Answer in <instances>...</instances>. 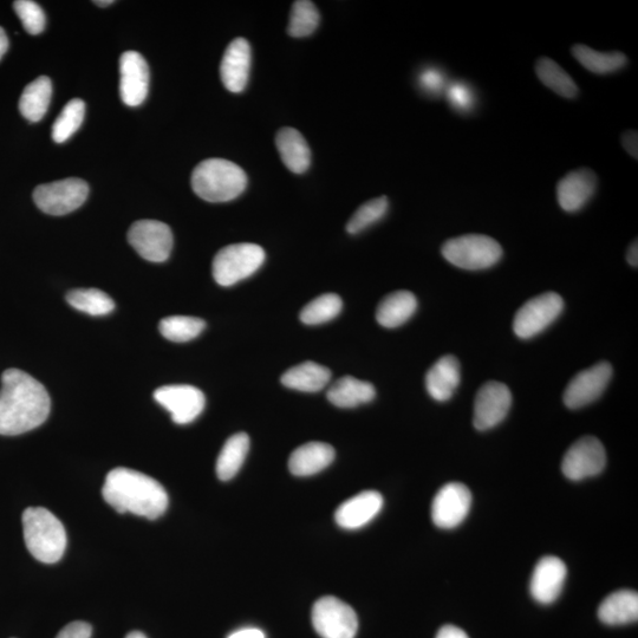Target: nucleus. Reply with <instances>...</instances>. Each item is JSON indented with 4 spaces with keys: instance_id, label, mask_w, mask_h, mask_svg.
Here are the masks:
<instances>
[{
    "instance_id": "1",
    "label": "nucleus",
    "mask_w": 638,
    "mask_h": 638,
    "mask_svg": "<svg viewBox=\"0 0 638 638\" xmlns=\"http://www.w3.org/2000/svg\"><path fill=\"white\" fill-rule=\"evenodd\" d=\"M51 400L47 389L34 377L19 369L2 375L0 389V435L28 433L49 418Z\"/></svg>"
},
{
    "instance_id": "2",
    "label": "nucleus",
    "mask_w": 638,
    "mask_h": 638,
    "mask_svg": "<svg viewBox=\"0 0 638 638\" xmlns=\"http://www.w3.org/2000/svg\"><path fill=\"white\" fill-rule=\"evenodd\" d=\"M102 496L119 513L151 520L164 516L168 507V494L159 481L125 467L108 473Z\"/></svg>"
},
{
    "instance_id": "3",
    "label": "nucleus",
    "mask_w": 638,
    "mask_h": 638,
    "mask_svg": "<svg viewBox=\"0 0 638 638\" xmlns=\"http://www.w3.org/2000/svg\"><path fill=\"white\" fill-rule=\"evenodd\" d=\"M26 548L37 561L55 564L67 549V532L55 514L44 507H29L23 513Z\"/></svg>"
},
{
    "instance_id": "4",
    "label": "nucleus",
    "mask_w": 638,
    "mask_h": 638,
    "mask_svg": "<svg viewBox=\"0 0 638 638\" xmlns=\"http://www.w3.org/2000/svg\"><path fill=\"white\" fill-rule=\"evenodd\" d=\"M247 175L244 169L224 159H208L194 168L192 188L208 203H227L245 191Z\"/></svg>"
},
{
    "instance_id": "5",
    "label": "nucleus",
    "mask_w": 638,
    "mask_h": 638,
    "mask_svg": "<svg viewBox=\"0 0 638 638\" xmlns=\"http://www.w3.org/2000/svg\"><path fill=\"white\" fill-rule=\"evenodd\" d=\"M441 252L448 263L468 271L490 269L503 257V247L497 240L483 234L449 239Z\"/></svg>"
},
{
    "instance_id": "6",
    "label": "nucleus",
    "mask_w": 638,
    "mask_h": 638,
    "mask_svg": "<svg viewBox=\"0 0 638 638\" xmlns=\"http://www.w3.org/2000/svg\"><path fill=\"white\" fill-rule=\"evenodd\" d=\"M265 262L263 247L251 243L221 249L213 260V277L221 286H232L249 278Z\"/></svg>"
},
{
    "instance_id": "7",
    "label": "nucleus",
    "mask_w": 638,
    "mask_h": 638,
    "mask_svg": "<svg viewBox=\"0 0 638 638\" xmlns=\"http://www.w3.org/2000/svg\"><path fill=\"white\" fill-rule=\"evenodd\" d=\"M89 195L86 181L70 178L38 186L34 200L39 210L50 216H65L80 208Z\"/></svg>"
},
{
    "instance_id": "8",
    "label": "nucleus",
    "mask_w": 638,
    "mask_h": 638,
    "mask_svg": "<svg viewBox=\"0 0 638 638\" xmlns=\"http://www.w3.org/2000/svg\"><path fill=\"white\" fill-rule=\"evenodd\" d=\"M312 624L322 638H355L358 618L349 604L336 597L318 600L312 608Z\"/></svg>"
},
{
    "instance_id": "9",
    "label": "nucleus",
    "mask_w": 638,
    "mask_h": 638,
    "mask_svg": "<svg viewBox=\"0 0 638 638\" xmlns=\"http://www.w3.org/2000/svg\"><path fill=\"white\" fill-rule=\"evenodd\" d=\"M563 309V298L556 292H546L530 299L514 317V334L523 340L537 336L561 316Z\"/></svg>"
},
{
    "instance_id": "10",
    "label": "nucleus",
    "mask_w": 638,
    "mask_h": 638,
    "mask_svg": "<svg viewBox=\"0 0 638 638\" xmlns=\"http://www.w3.org/2000/svg\"><path fill=\"white\" fill-rule=\"evenodd\" d=\"M128 242L148 262L162 263L171 256L173 233L158 220L136 221L128 232Z\"/></svg>"
},
{
    "instance_id": "11",
    "label": "nucleus",
    "mask_w": 638,
    "mask_h": 638,
    "mask_svg": "<svg viewBox=\"0 0 638 638\" xmlns=\"http://www.w3.org/2000/svg\"><path fill=\"white\" fill-rule=\"evenodd\" d=\"M607 465V454L602 442L594 436H585L565 453L562 471L566 478L581 481L600 474Z\"/></svg>"
},
{
    "instance_id": "12",
    "label": "nucleus",
    "mask_w": 638,
    "mask_h": 638,
    "mask_svg": "<svg viewBox=\"0 0 638 638\" xmlns=\"http://www.w3.org/2000/svg\"><path fill=\"white\" fill-rule=\"evenodd\" d=\"M512 406V394L504 383L492 381L479 389L474 401V427L488 431L503 422Z\"/></svg>"
},
{
    "instance_id": "13",
    "label": "nucleus",
    "mask_w": 638,
    "mask_h": 638,
    "mask_svg": "<svg viewBox=\"0 0 638 638\" xmlns=\"http://www.w3.org/2000/svg\"><path fill=\"white\" fill-rule=\"evenodd\" d=\"M154 399L168 410L178 425H188L204 412L206 399L200 389L187 384H174L155 390Z\"/></svg>"
},
{
    "instance_id": "14",
    "label": "nucleus",
    "mask_w": 638,
    "mask_h": 638,
    "mask_svg": "<svg viewBox=\"0 0 638 638\" xmlns=\"http://www.w3.org/2000/svg\"><path fill=\"white\" fill-rule=\"evenodd\" d=\"M613 377V367L608 362L595 364L578 373L564 392L565 406L579 409L590 405L600 397Z\"/></svg>"
},
{
    "instance_id": "15",
    "label": "nucleus",
    "mask_w": 638,
    "mask_h": 638,
    "mask_svg": "<svg viewBox=\"0 0 638 638\" xmlns=\"http://www.w3.org/2000/svg\"><path fill=\"white\" fill-rule=\"evenodd\" d=\"M472 494L460 483H449L436 494L432 504L433 523L440 529H454L471 511Z\"/></svg>"
},
{
    "instance_id": "16",
    "label": "nucleus",
    "mask_w": 638,
    "mask_h": 638,
    "mask_svg": "<svg viewBox=\"0 0 638 638\" xmlns=\"http://www.w3.org/2000/svg\"><path fill=\"white\" fill-rule=\"evenodd\" d=\"M148 64L139 52L126 51L120 58V95L129 107H139L148 95Z\"/></svg>"
},
{
    "instance_id": "17",
    "label": "nucleus",
    "mask_w": 638,
    "mask_h": 638,
    "mask_svg": "<svg viewBox=\"0 0 638 638\" xmlns=\"http://www.w3.org/2000/svg\"><path fill=\"white\" fill-rule=\"evenodd\" d=\"M568 576V569L562 559L545 556L537 563L530 582V591L535 601L548 605L561 596Z\"/></svg>"
},
{
    "instance_id": "18",
    "label": "nucleus",
    "mask_w": 638,
    "mask_h": 638,
    "mask_svg": "<svg viewBox=\"0 0 638 638\" xmlns=\"http://www.w3.org/2000/svg\"><path fill=\"white\" fill-rule=\"evenodd\" d=\"M597 185V175L589 168H579L566 174L557 185L559 206L569 213L581 211L594 197Z\"/></svg>"
},
{
    "instance_id": "19",
    "label": "nucleus",
    "mask_w": 638,
    "mask_h": 638,
    "mask_svg": "<svg viewBox=\"0 0 638 638\" xmlns=\"http://www.w3.org/2000/svg\"><path fill=\"white\" fill-rule=\"evenodd\" d=\"M252 54L245 38L234 39L227 47L220 65V76L231 93H242L249 83Z\"/></svg>"
},
{
    "instance_id": "20",
    "label": "nucleus",
    "mask_w": 638,
    "mask_h": 638,
    "mask_svg": "<svg viewBox=\"0 0 638 638\" xmlns=\"http://www.w3.org/2000/svg\"><path fill=\"white\" fill-rule=\"evenodd\" d=\"M383 497L376 491H364L344 501L335 513L338 526L345 530H358L379 516Z\"/></svg>"
},
{
    "instance_id": "21",
    "label": "nucleus",
    "mask_w": 638,
    "mask_h": 638,
    "mask_svg": "<svg viewBox=\"0 0 638 638\" xmlns=\"http://www.w3.org/2000/svg\"><path fill=\"white\" fill-rule=\"evenodd\" d=\"M461 381V368L457 357L439 358L426 375V388L435 401L446 402L454 395Z\"/></svg>"
},
{
    "instance_id": "22",
    "label": "nucleus",
    "mask_w": 638,
    "mask_h": 638,
    "mask_svg": "<svg viewBox=\"0 0 638 638\" xmlns=\"http://www.w3.org/2000/svg\"><path fill=\"white\" fill-rule=\"evenodd\" d=\"M335 459V449L324 442H309L291 454L289 470L296 477H310L322 472Z\"/></svg>"
},
{
    "instance_id": "23",
    "label": "nucleus",
    "mask_w": 638,
    "mask_h": 638,
    "mask_svg": "<svg viewBox=\"0 0 638 638\" xmlns=\"http://www.w3.org/2000/svg\"><path fill=\"white\" fill-rule=\"evenodd\" d=\"M276 146L284 165L292 173L303 174L311 164V151L304 136L295 128L285 127L276 136Z\"/></svg>"
},
{
    "instance_id": "24",
    "label": "nucleus",
    "mask_w": 638,
    "mask_h": 638,
    "mask_svg": "<svg viewBox=\"0 0 638 638\" xmlns=\"http://www.w3.org/2000/svg\"><path fill=\"white\" fill-rule=\"evenodd\" d=\"M598 617L608 626H626L638 618L636 591L621 590L609 595L598 608Z\"/></svg>"
},
{
    "instance_id": "25",
    "label": "nucleus",
    "mask_w": 638,
    "mask_h": 638,
    "mask_svg": "<svg viewBox=\"0 0 638 638\" xmlns=\"http://www.w3.org/2000/svg\"><path fill=\"white\" fill-rule=\"evenodd\" d=\"M418 309V299L409 291H396L384 297L377 307L376 319L384 328L394 329L409 321Z\"/></svg>"
},
{
    "instance_id": "26",
    "label": "nucleus",
    "mask_w": 638,
    "mask_h": 638,
    "mask_svg": "<svg viewBox=\"0 0 638 638\" xmlns=\"http://www.w3.org/2000/svg\"><path fill=\"white\" fill-rule=\"evenodd\" d=\"M376 390L373 384L344 376L329 389L328 400L340 408H355L375 399Z\"/></svg>"
},
{
    "instance_id": "27",
    "label": "nucleus",
    "mask_w": 638,
    "mask_h": 638,
    "mask_svg": "<svg viewBox=\"0 0 638 638\" xmlns=\"http://www.w3.org/2000/svg\"><path fill=\"white\" fill-rule=\"evenodd\" d=\"M330 379V370L322 364L304 362L286 371L282 376V383L299 392L317 393L328 386Z\"/></svg>"
},
{
    "instance_id": "28",
    "label": "nucleus",
    "mask_w": 638,
    "mask_h": 638,
    "mask_svg": "<svg viewBox=\"0 0 638 638\" xmlns=\"http://www.w3.org/2000/svg\"><path fill=\"white\" fill-rule=\"evenodd\" d=\"M52 96V83L49 77L41 76L32 81L23 91L19 100V110L30 122L41 121L47 114Z\"/></svg>"
},
{
    "instance_id": "29",
    "label": "nucleus",
    "mask_w": 638,
    "mask_h": 638,
    "mask_svg": "<svg viewBox=\"0 0 638 638\" xmlns=\"http://www.w3.org/2000/svg\"><path fill=\"white\" fill-rule=\"evenodd\" d=\"M571 51L579 64H582L590 73L597 75L616 73L628 63L627 56L620 51L601 52L583 44H576Z\"/></svg>"
},
{
    "instance_id": "30",
    "label": "nucleus",
    "mask_w": 638,
    "mask_h": 638,
    "mask_svg": "<svg viewBox=\"0 0 638 638\" xmlns=\"http://www.w3.org/2000/svg\"><path fill=\"white\" fill-rule=\"evenodd\" d=\"M250 438L245 433L231 436L225 442L217 460V475L221 481H229L236 477L249 453Z\"/></svg>"
},
{
    "instance_id": "31",
    "label": "nucleus",
    "mask_w": 638,
    "mask_h": 638,
    "mask_svg": "<svg viewBox=\"0 0 638 638\" xmlns=\"http://www.w3.org/2000/svg\"><path fill=\"white\" fill-rule=\"evenodd\" d=\"M536 74L544 86L555 91L565 99H575L578 95V87L566 71L551 58L543 57L536 63Z\"/></svg>"
},
{
    "instance_id": "32",
    "label": "nucleus",
    "mask_w": 638,
    "mask_h": 638,
    "mask_svg": "<svg viewBox=\"0 0 638 638\" xmlns=\"http://www.w3.org/2000/svg\"><path fill=\"white\" fill-rule=\"evenodd\" d=\"M67 301L71 307L91 316H106L115 308L112 298L97 289H77L70 291Z\"/></svg>"
},
{
    "instance_id": "33",
    "label": "nucleus",
    "mask_w": 638,
    "mask_h": 638,
    "mask_svg": "<svg viewBox=\"0 0 638 638\" xmlns=\"http://www.w3.org/2000/svg\"><path fill=\"white\" fill-rule=\"evenodd\" d=\"M205 322L198 317L171 316L159 324L161 335L177 343L188 342L198 337L205 329Z\"/></svg>"
},
{
    "instance_id": "34",
    "label": "nucleus",
    "mask_w": 638,
    "mask_h": 638,
    "mask_svg": "<svg viewBox=\"0 0 638 638\" xmlns=\"http://www.w3.org/2000/svg\"><path fill=\"white\" fill-rule=\"evenodd\" d=\"M84 115L86 104L82 100L74 99L68 102L52 126V140L56 143L69 140L81 127Z\"/></svg>"
},
{
    "instance_id": "35",
    "label": "nucleus",
    "mask_w": 638,
    "mask_h": 638,
    "mask_svg": "<svg viewBox=\"0 0 638 638\" xmlns=\"http://www.w3.org/2000/svg\"><path fill=\"white\" fill-rule=\"evenodd\" d=\"M321 16L316 5L309 0H298L292 6L288 34L291 37H308L318 28Z\"/></svg>"
},
{
    "instance_id": "36",
    "label": "nucleus",
    "mask_w": 638,
    "mask_h": 638,
    "mask_svg": "<svg viewBox=\"0 0 638 638\" xmlns=\"http://www.w3.org/2000/svg\"><path fill=\"white\" fill-rule=\"evenodd\" d=\"M342 308L343 303L340 296L335 294L319 296L305 305L301 312V321L308 325L327 323L340 315Z\"/></svg>"
},
{
    "instance_id": "37",
    "label": "nucleus",
    "mask_w": 638,
    "mask_h": 638,
    "mask_svg": "<svg viewBox=\"0 0 638 638\" xmlns=\"http://www.w3.org/2000/svg\"><path fill=\"white\" fill-rule=\"evenodd\" d=\"M388 208L389 200L387 197H384V195L383 197L368 201V203L358 208L354 216L350 218L347 224V231L350 234L361 233L386 216Z\"/></svg>"
},
{
    "instance_id": "38",
    "label": "nucleus",
    "mask_w": 638,
    "mask_h": 638,
    "mask_svg": "<svg viewBox=\"0 0 638 638\" xmlns=\"http://www.w3.org/2000/svg\"><path fill=\"white\" fill-rule=\"evenodd\" d=\"M19 18L23 23L24 29L30 35H38L45 29V15L41 6L31 0H17L13 3Z\"/></svg>"
},
{
    "instance_id": "39",
    "label": "nucleus",
    "mask_w": 638,
    "mask_h": 638,
    "mask_svg": "<svg viewBox=\"0 0 638 638\" xmlns=\"http://www.w3.org/2000/svg\"><path fill=\"white\" fill-rule=\"evenodd\" d=\"M448 100L451 102L454 109L466 112L473 107V93L465 83H454L448 90Z\"/></svg>"
},
{
    "instance_id": "40",
    "label": "nucleus",
    "mask_w": 638,
    "mask_h": 638,
    "mask_svg": "<svg viewBox=\"0 0 638 638\" xmlns=\"http://www.w3.org/2000/svg\"><path fill=\"white\" fill-rule=\"evenodd\" d=\"M420 84L428 93L438 94L445 87V75L436 69H427L420 76Z\"/></svg>"
},
{
    "instance_id": "41",
    "label": "nucleus",
    "mask_w": 638,
    "mask_h": 638,
    "mask_svg": "<svg viewBox=\"0 0 638 638\" xmlns=\"http://www.w3.org/2000/svg\"><path fill=\"white\" fill-rule=\"evenodd\" d=\"M93 628L87 622H73L64 627L56 638H91Z\"/></svg>"
},
{
    "instance_id": "42",
    "label": "nucleus",
    "mask_w": 638,
    "mask_h": 638,
    "mask_svg": "<svg viewBox=\"0 0 638 638\" xmlns=\"http://www.w3.org/2000/svg\"><path fill=\"white\" fill-rule=\"evenodd\" d=\"M622 145L626 151L637 160L638 155V134L636 130H628L622 135Z\"/></svg>"
},
{
    "instance_id": "43",
    "label": "nucleus",
    "mask_w": 638,
    "mask_h": 638,
    "mask_svg": "<svg viewBox=\"0 0 638 638\" xmlns=\"http://www.w3.org/2000/svg\"><path fill=\"white\" fill-rule=\"evenodd\" d=\"M435 638H470L464 630L455 626H445L439 630Z\"/></svg>"
},
{
    "instance_id": "44",
    "label": "nucleus",
    "mask_w": 638,
    "mask_h": 638,
    "mask_svg": "<svg viewBox=\"0 0 638 638\" xmlns=\"http://www.w3.org/2000/svg\"><path fill=\"white\" fill-rule=\"evenodd\" d=\"M227 638H266V635L263 630L258 628H244L234 631Z\"/></svg>"
},
{
    "instance_id": "45",
    "label": "nucleus",
    "mask_w": 638,
    "mask_h": 638,
    "mask_svg": "<svg viewBox=\"0 0 638 638\" xmlns=\"http://www.w3.org/2000/svg\"><path fill=\"white\" fill-rule=\"evenodd\" d=\"M628 263L634 268H637L638 265V245L637 240L633 244L630 245L627 253Z\"/></svg>"
},
{
    "instance_id": "46",
    "label": "nucleus",
    "mask_w": 638,
    "mask_h": 638,
    "mask_svg": "<svg viewBox=\"0 0 638 638\" xmlns=\"http://www.w3.org/2000/svg\"><path fill=\"white\" fill-rule=\"evenodd\" d=\"M9 48V39L6 36L3 28H0V60H2L5 52L8 51Z\"/></svg>"
},
{
    "instance_id": "47",
    "label": "nucleus",
    "mask_w": 638,
    "mask_h": 638,
    "mask_svg": "<svg viewBox=\"0 0 638 638\" xmlns=\"http://www.w3.org/2000/svg\"><path fill=\"white\" fill-rule=\"evenodd\" d=\"M126 638H147L145 634H142L141 631H132L129 633Z\"/></svg>"
},
{
    "instance_id": "48",
    "label": "nucleus",
    "mask_w": 638,
    "mask_h": 638,
    "mask_svg": "<svg viewBox=\"0 0 638 638\" xmlns=\"http://www.w3.org/2000/svg\"><path fill=\"white\" fill-rule=\"evenodd\" d=\"M94 3L104 8V6L112 5L114 2L113 0H97V2Z\"/></svg>"
}]
</instances>
